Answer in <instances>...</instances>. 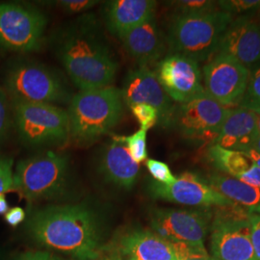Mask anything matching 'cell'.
<instances>
[{
    "instance_id": "obj_26",
    "label": "cell",
    "mask_w": 260,
    "mask_h": 260,
    "mask_svg": "<svg viewBox=\"0 0 260 260\" xmlns=\"http://www.w3.org/2000/svg\"><path fill=\"white\" fill-rule=\"evenodd\" d=\"M250 73L251 74L248 88L239 106L251 109L252 111H259L260 62L250 70Z\"/></svg>"
},
{
    "instance_id": "obj_21",
    "label": "cell",
    "mask_w": 260,
    "mask_h": 260,
    "mask_svg": "<svg viewBox=\"0 0 260 260\" xmlns=\"http://www.w3.org/2000/svg\"><path fill=\"white\" fill-rule=\"evenodd\" d=\"M121 260H175L169 242L149 230L134 229L119 242Z\"/></svg>"
},
{
    "instance_id": "obj_17",
    "label": "cell",
    "mask_w": 260,
    "mask_h": 260,
    "mask_svg": "<svg viewBox=\"0 0 260 260\" xmlns=\"http://www.w3.org/2000/svg\"><path fill=\"white\" fill-rule=\"evenodd\" d=\"M98 171L103 179L119 189L130 190L139 177L140 164L116 135L103 146L98 157Z\"/></svg>"
},
{
    "instance_id": "obj_40",
    "label": "cell",
    "mask_w": 260,
    "mask_h": 260,
    "mask_svg": "<svg viewBox=\"0 0 260 260\" xmlns=\"http://www.w3.org/2000/svg\"><path fill=\"white\" fill-rule=\"evenodd\" d=\"M252 149H255L256 151H258L260 153V136H257V138L254 141Z\"/></svg>"
},
{
    "instance_id": "obj_6",
    "label": "cell",
    "mask_w": 260,
    "mask_h": 260,
    "mask_svg": "<svg viewBox=\"0 0 260 260\" xmlns=\"http://www.w3.org/2000/svg\"><path fill=\"white\" fill-rule=\"evenodd\" d=\"M70 158L53 150L19 161L13 177V190L29 202L57 199L67 191Z\"/></svg>"
},
{
    "instance_id": "obj_23",
    "label": "cell",
    "mask_w": 260,
    "mask_h": 260,
    "mask_svg": "<svg viewBox=\"0 0 260 260\" xmlns=\"http://www.w3.org/2000/svg\"><path fill=\"white\" fill-rule=\"evenodd\" d=\"M207 159L222 174L241 180L255 164L250 156L239 150L223 149L218 145H211L206 151Z\"/></svg>"
},
{
    "instance_id": "obj_24",
    "label": "cell",
    "mask_w": 260,
    "mask_h": 260,
    "mask_svg": "<svg viewBox=\"0 0 260 260\" xmlns=\"http://www.w3.org/2000/svg\"><path fill=\"white\" fill-rule=\"evenodd\" d=\"M167 4L173 8L174 15H195L219 10L217 1L212 0H178Z\"/></svg>"
},
{
    "instance_id": "obj_16",
    "label": "cell",
    "mask_w": 260,
    "mask_h": 260,
    "mask_svg": "<svg viewBox=\"0 0 260 260\" xmlns=\"http://www.w3.org/2000/svg\"><path fill=\"white\" fill-rule=\"evenodd\" d=\"M217 52L232 56L249 70L260 62V25L249 16L234 19L223 32Z\"/></svg>"
},
{
    "instance_id": "obj_2",
    "label": "cell",
    "mask_w": 260,
    "mask_h": 260,
    "mask_svg": "<svg viewBox=\"0 0 260 260\" xmlns=\"http://www.w3.org/2000/svg\"><path fill=\"white\" fill-rule=\"evenodd\" d=\"M29 235L42 247L79 260L100 255L101 220L88 205H49L33 211L26 224Z\"/></svg>"
},
{
    "instance_id": "obj_18",
    "label": "cell",
    "mask_w": 260,
    "mask_h": 260,
    "mask_svg": "<svg viewBox=\"0 0 260 260\" xmlns=\"http://www.w3.org/2000/svg\"><path fill=\"white\" fill-rule=\"evenodd\" d=\"M120 40L128 55L138 66L159 62L166 51L167 42L158 27L155 16L123 34Z\"/></svg>"
},
{
    "instance_id": "obj_9",
    "label": "cell",
    "mask_w": 260,
    "mask_h": 260,
    "mask_svg": "<svg viewBox=\"0 0 260 260\" xmlns=\"http://www.w3.org/2000/svg\"><path fill=\"white\" fill-rule=\"evenodd\" d=\"M47 16L36 7L0 3V47L17 53L40 50L45 43Z\"/></svg>"
},
{
    "instance_id": "obj_10",
    "label": "cell",
    "mask_w": 260,
    "mask_h": 260,
    "mask_svg": "<svg viewBox=\"0 0 260 260\" xmlns=\"http://www.w3.org/2000/svg\"><path fill=\"white\" fill-rule=\"evenodd\" d=\"M229 110L205 93L187 103L176 104L171 127L186 139L211 146L219 137Z\"/></svg>"
},
{
    "instance_id": "obj_28",
    "label": "cell",
    "mask_w": 260,
    "mask_h": 260,
    "mask_svg": "<svg viewBox=\"0 0 260 260\" xmlns=\"http://www.w3.org/2000/svg\"><path fill=\"white\" fill-rule=\"evenodd\" d=\"M129 108L135 119L139 122L141 129L148 131L158 124L159 114L154 107L148 104H135Z\"/></svg>"
},
{
    "instance_id": "obj_30",
    "label": "cell",
    "mask_w": 260,
    "mask_h": 260,
    "mask_svg": "<svg viewBox=\"0 0 260 260\" xmlns=\"http://www.w3.org/2000/svg\"><path fill=\"white\" fill-rule=\"evenodd\" d=\"M146 166L149 170V174L153 178L154 181H156L163 185H170L174 183L177 179L171 171L168 164L158 161L155 159H147Z\"/></svg>"
},
{
    "instance_id": "obj_42",
    "label": "cell",
    "mask_w": 260,
    "mask_h": 260,
    "mask_svg": "<svg viewBox=\"0 0 260 260\" xmlns=\"http://www.w3.org/2000/svg\"><path fill=\"white\" fill-rule=\"evenodd\" d=\"M258 9H259V12H260V7H259V8H258Z\"/></svg>"
},
{
    "instance_id": "obj_36",
    "label": "cell",
    "mask_w": 260,
    "mask_h": 260,
    "mask_svg": "<svg viewBox=\"0 0 260 260\" xmlns=\"http://www.w3.org/2000/svg\"><path fill=\"white\" fill-rule=\"evenodd\" d=\"M250 158H251V160L253 161V163L257 166V167L260 169V153L258 151H256L255 149H248L247 151H245Z\"/></svg>"
},
{
    "instance_id": "obj_3",
    "label": "cell",
    "mask_w": 260,
    "mask_h": 260,
    "mask_svg": "<svg viewBox=\"0 0 260 260\" xmlns=\"http://www.w3.org/2000/svg\"><path fill=\"white\" fill-rule=\"evenodd\" d=\"M124 103L121 89L107 86L79 91L69 103L71 141L91 145L121 121Z\"/></svg>"
},
{
    "instance_id": "obj_7",
    "label": "cell",
    "mask_w": 260,
    "mask_h": 260,
    "mask_svg": "<svg viewBox=\"0 0 260 260\" xmlns=\"http://www.w3.org/2000/svg\"><path fill=\"white\" fill-rule=\"evenodd\" d=\"M14 127L23 145L34 149L62 148L70 141L64 108L45 103H12Z\"/></svg>"
},
{
    "instance_id": "obj_29",
    "label": "cell",
    "mask_w": 260,
    "mask_h": 260,
    "mask_svg": "<svg viewBox=\"0 0 260 260\" xmlns=\"http://www.w3.org/2000/svg\"><path fill=\"white\" fill-rule=\"evenodd\" d=\"M219 9L233 15H243L251 13L260 7L259 0H222L217 1Z\"/></svg>"
},
{
    "instance_id": "obj_35",
    "label": "cell",
    "mask_w": 260,
    "mask_h": 260,
    "mask_svg": "<svg viewBox=\"0 0 260 260\" xmlns=\"http://www.w3.org/2000/svg\"><path fill=\"white\" fill-rule=\"evenodd\" d=\"M17 260H65L47 251H27L19 255Z\"/></svg>"
},
{
    "instance_id": "obj_4",
    "label": "cell",
    "mask_w": 260,
    "mask_h": 260,
    "mask_svg": "<svg viewBox=\"0 0 260 260\" xmlns=\"http://www.w3.org/2000/svg\"><path fill=\"white\" fill-rule=\"evenodd\" d=\"M3 88L11 103L69 104L74 94L64 75L44 63L19 59L10 63Z\"/></svg>"
},
{
    "instance_id": "obj_37",
    "label": "cell",
    "mask_w": 260,
    "mask_h": 260,
    "mask_svg": "<svg viewBox=\"0 0 260 260\" xmlns=\"http://www.w3.org/2000/svg\"><path fill=\"white\" fill-rule=\"evenodd\" d=\"M9 210V204L6 200L5 194L0 195V215L7 213Z\"/></svg>"
},
{
    "instance_id": "obj_34",
    "label": "cell",
    "mask_w": 260,
    "mask_h": 260,
    "mask_svg": "<svg viewBox=\"0 0 260 260\" xmlns=\"http://www.w3.org/2000/svg\"><path fill=\"white\" fill-rule=\"evenodd\" d=\"M26 218V213L23 208L16 206L8 210V212L5 214V221L11 226H18L19 223H22Z\"/></svg>"
},
{
    "instance_id": "obj_12",
    "label": "cell",
    "mask_w": 260,
    "mask_h": 260,
    "mask_svg": "<svg viewBox=\"0 0 260 260\" xmlns=\"http://www.w3.org/2000/svg\"><path fill=\"white\" fill-rule=\"evenodd\" d=\"M212 221V210L155 208L150 211L152 232L168 242H186L205 245Z\"/></svg>"
},
{
    "instance_id": "obj_13",
    "label": "cell",
    "mask_w": 260,
    "mask_h": 260,
    "mask_svg": "<svg viewBox=\"0 0 260 260\" xmlns=\"http://www.w3.org/2000/svg\"><path fill=\"white\" fill-rule=\"evenodd\" d=\"M158 81L174 103H185L206 93L199 62L178 53H169L156 63Z\"/></svg>"
},
{
    "instance_id": "obj_25",
    "label": "cell",
    "mask_w": 260,
    "mask_h": 260,
    "mask_svg": "<svg viewBox=\"0 0 260 260\" xmlns=\"http://www.w3.org/2000/svg\"><path fill=\"white\" fill-rule=\"evenodd\" d=\"M126 146L132 158L140 164L148 159L147 131L140 129L129 136L116 135Z\"/></svg>"
},
{
    "instance_id": "obj_39",
    "label": "cell",
    "mask_w": 260,
    "mask_h": 260,
    "mask_svg": "<svg viewBox=\"0 0 260 260\" xmlns=\"http://www.w3.org/2000/svg\"><path fill=\"white\" fill-rule=\"evenodd\" d=\"M254 112L256 114V132H257V136H260V110Z\"/></svg>"
},
{
    "instance_id": "obj_33",
    "label": "cell",
    "mask_w": 260,
    "mask_h": 260,
    "mask_svg": "<svg viewBox=\"0 0 260 260\" xmlns=\"http://www.w3.org/2000/svg\"><path fill=\"white\" fill-rule=\"evenodd\" d=\"M251 244L256 260H260V215L252 214L251 218Z\"/></svg>"
},
{
    "instance_id": "obj_27",
    "label": "cell",
    "mask_w": 260,
    "mask_h": 260,
    "mask_svg": "<svg viewBox=\"0 0 260 260\" xmlns=\"http://www.w3.org/2000/svg\"><path fill=\"white\" fill-rule=\"evenodd\" d=\"M13 126L14 119L12 103L5 89L0 85V148L9 138Z\"/></svg>"
},
{
    "instance_id": "obj_20",
    "label": "cell",
    "mask_w": 260,
    "mask_h": 260,
    "mask_svg": "<svg viewBox=\"0 0 260 260\" xmlns=\"http://www.w3.org/2000/svg\"><path fill=\"white\" fill-rule=\"evenodd\" d=\"M256 138L255 112L238 106L230 108L214 145L245 152L252 148Z\"/></svg>"
},
{
    "instance_id": "obj_15",
    "label": "cell",
    "mask_w": 260,
    "mask_h": 260,
    "mask_svg": "<svg viewBox=\"0 0 260 260\" xmlns=\"http://www.w3.org/2000/svg\"><path fill=\"white\" fill-rule=\"evenodd\" d=\"M148 191L153 199L178 205L207 208L234 204L216 192L205 178L193 172L181 174L170 185H163L154 180H150Z\"/></svg>"
},
{
    "instance_id": "obj_11",
    "label": "cell",
    "mask_w": 260,
    "mask_h": 260,
    "mask_svg": "<svg viewBox=\"0 0 260 260\" xmlns=\"http://www.w3.org/2000/svg\"><path fill=\"white\" fill-rule=\"evenodd\" d=\"M250 70L232 56L217 52L203 68L206 93L226 108L238 107L247 91Z\"/></svg>"
},
{
    "instance_id": "obj_14",
    "label": "cell",
    "mask_w": 260,
    "mask_h": 260,
    "mask_svg": "<svg viewBox=\"0 0 260 260\" xmlns=\"http://www.w3.org/2000/svg\"><path fill=\"white\" fill-rule=\"evenodd\" d=\"M124 105L148 104L154 107L159 114L158 124L171 127L176 105L169 98L158 81L154 71L148 66H138L127 73L121 89Z\"/></svg>"
},
{
    "instance_id": "obj_19",
    "label": "cell",
    "mask_w": 260,
    "mask_h": 260,
    "mask_svg": "<svg viewBox=\"0 0 260 260\" xmlns=\"http://www.w3.org/2000/svg\"><path fill=\"white\" fill-rule=\"evenodd\" d=\"M156 1L111 0L103 4V18L112 35L120 38L155 16Z\"/></svg>"
},
{
    "instance_id": "obj_31",
    "label": "cell",
    "mask_w": 260,
    "mask_h": 260,
    "mask_svg": "<svg viewBox=\"0 0 260 260\" xmlns=\"http://www.w3.org/2000/svg\"><path fill=\"white\" fill-rule=\"evenodd\" d=\"M51 6H56L62 10L66 14L75 15L88 12L94 7L99 1L95 0H58L48 1Z\"/></svg>"
},
{
    "instance_id": "obj_22",
    "label": "cell",
    "mask_w": 260,
    "mask_h": 260,
    "mask_svg": "<svg viewBox=\"0 0 260 260\" xmlns=\"http://www.w3.org/2000/svg\"><path fill=\"white\" fill-rule=\"evenodd\" d=\"M206 182L216 192L236 205H241L250 212L260 215V189L249 185L234 177L222 173H211Z\"/></svg>"
},
{
    "instance_id": "obj_5",
    "label": "cell",
    "mask_w": 260,
    "mask_h": 260,
    "mask_svg": "<svg viewBox=\"0 0 260 260\" xmlns=\"http://www.w3.org/2000/svg\"><path fill=\"white\" fill-rule=\"evenodd\" d=\"M233 17L222 10L195 15H174L166 37L170 53H178L198 62L217 53L219 43Z\"/></svg>"
},
{
    "instance_id": "obj_32",
    "label": "cell",
    "mask_w": 260,
    "mask_h": 260,
    "mask_svg": "<svg viewBox=\"0 0 260 260\" xmlns=\"http://www.w3.org/2000/svg\"><path fill=\"white\" fill-rule=\"evenodd\" d=\"M13 158L0 154V195L13 190Z\"/></svg>"
},
{
    "instance_id": "obj_1",
    "label": "cell",
    "mask_w": 260,
    "mask_h": 260,
    "mask_svg": "<svg viewBox=\"0 0 260 260\" xmlns=\"http://www.w3.org/2000/svg\"><path fill=\"white\" fill-rule=\"evenodd\" d=\"M54 52L80 91L112 86L119 62L92 14L79 17L55 35Z\"/></svg>"
},
{
    "instance_id": "obj_38",
    "label": "cell",
    "mask_w": 260,
    "mask_h": 260,
    "mask_svg": "<svg viewBox=\"0 0 260 260\" xmlns=\"http://www.w3.org/2000/svg\"><path fill=\"white\" fill-rule=\"evenodd\" d=\"M186 260H213L212 258L209 257L208 253L205 252V253H200V254H196L194 256H191Z\"/></svg>"
},
{
    "instance_id": "obj_8",
    "label": "cell",
    "mask_w": 260,
    "mask_h": 260,
    "mask_svg": "<svg viewBox=\"0 0 260 260\" xmlns=\"http://www.w3.org/2000/svg\"><path fill=\"white\" fill-rule=\"evenodd\" d=\"M251 212L233 204L215 206L210 225L213 260H256L251 244Z\"/></svg>"
},
{
    "instance_id": "obj_41",
    "label": "cell",
    "mask_w": 260,
    "mask_h": 260,
    "mask_svg": "<svg viewBox=\"0 0 260 260\" xmlns=\"http://www.w3.org/2000/svg\"><path fill=\"white\" fill-rule=\"evenodd\" d=\"M102 260H121V258L119 255L116 254V255H113L111 257H107V258H105V259Z\"/></svg>"
}]
</instances>
